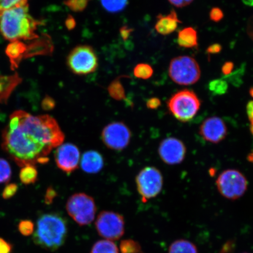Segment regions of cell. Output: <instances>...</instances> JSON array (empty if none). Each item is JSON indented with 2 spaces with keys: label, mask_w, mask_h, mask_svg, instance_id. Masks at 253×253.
<instances>
[{
  "label": "cell",
  "mask_w": 253,
  "mask_h": 253,
  "mask_svg": "<svg viewBox=\"0 0 253 253\" xmlns=\"http://www.w3.org/2000/svg\"><path fill=\"white\" fill-rule=\"evenodd\" d=\"M65 135L56 120L15 111L2 134V148L20 167L46 164L53 148L63 144Z\"/></svg>",
  "instance_id": "6da1fadb"
},
{
  "label": "cell",
  "mask_w": 253,
  "mask_h": 253,
  "mask_svg": "<svg viewBox=\"0 0 253 253\" xmlns=\"http://www.w3.org/2000/svg\"><path fill=\"white\" fill-rule=\"evenodd\" d=\"M38 22L28 13L27 4L15 6L0 14V33L9 41L34 39Z\"/></svg>",
  "instance_id": "7a4b0ae2"
},
{
  "label": "cell",
  "mask_w": 253,
  "mask_h": 253,
  "mask_svg": "<svg viewBox=\"0 0 253 253\" xmlns=\"http://www.w3.org/2000/svg\"><path fill=\"white\" fill-rule=\"evenodd\" d=\"M68 233V224L64 218L56 213H46L37 221L33 240L41 248L54 252L65 244Z\"/></svg>",
  "instance_id": "3957f363"
},
{
  "label": "cell",
  "mask_w": 253,
  "mask_h": 253,
  "mask_svg": "<svg viewBox=\"0 0 253 253\" xmlns=\"http://www.w3.org/2000/svg\"><path fill=\"white\" fill-rule=\"evenodd\" d=\"M201 100L197 95L188 89L178 91L168 101L169 112L178 121L186 123L191 121L201 107Z\"/></svg>",
  "instance_id": "277c9868"
},
{
  "label": "cell",
  "mask_w": 253,
  "mask_h": 253,
  "mask_svg": "<svg viewBox=\"0 0 253 253\" xmlns=\"http://www.w3.org/2000/svg\"><path fill=\"white\" fill-rule=\"evenodd\" d=\"M169 76L176 84H194L201 78V72L196 60L189 56H180L171 60L169 66Z\"/></svg>",
  "instance_id": "5b68a950"
},
{
  "label": "cell",
  "mask_w": 253,
  "mask_h": 253,
  "mask_svg": "<svg viewBox=\"0 0 253 253\" xmlns=\"http://www.w3.org/2000/svg\"><path fill=\"white\" fill-rule=\"evenodd\" d=\"M66 209L72 219L81 226L92 222L97 211L93 198L84 193L72 195L68 199Z\"/></svg>",
  "instance_id": "8992f818"
},
{
  "label": "cell",
  "mask_w": 253,
  "mask_h": 253,
  "mask_svg": "<svg viewBox=\"0 0 253 253\" xmlns=\"http://www.w3.org/2000/svg\"><path fill=\"white\" fill-rule=\"evenodd\" d=\"M216 183L220 195L230 200L242 197L248 188L246 176L236 169L224 170L217 177Z\"/></svg>",
  "instance_id": "52a82bcc"
},
{
  "label": "cell",
  "mask_w": 253,
  "mask_h": 253,
  "mask_svg": "<svg viewBox=\"0 0 253 253\" xmlns=\"http://www.w3.org/2000/svg\"><path fill=\"white\" fill-rule=\"evenodd\" d=\"M163 183L162 173L156 167H145L136 176L137 191L143 202L159 195L162 191Z\"/></svg>",
  "instance_id": "ba28073f"
},
{
  "label": "cell",
  "mask_w": 253,
  "mask_h": 253,
  "mask_svg": "<svg viewBox=\"0 0 253 253\" xmlns=\"http://www.w3.org/2000/svg\"><path fill=\"white\" fill-rule=\"evenodd\" d=\"M67 65L70 70L76 75H87L96 70L98 59L92 47L79 45L69 53Z\"/></svg>",
  "instance_id": "9c48e42d"
},
{
  "label": "cell",
  "mask_w": 253,
  "mask_h": 253,
  "mask_svg": "<svg viewBox=\"0 0 253 253\" xmlns=\"http://www.w3.org/2000/svg\"><path fill=\"white\" fill-rule=\"evenodd\" d=\"M95 226L100 236L107 240H118L124 235V217L112 211H103L97 217Z\"/></svg>",
  "instance_id": "30bf717a"
},
{
  "label": "cell",
  "mask_w": 253,
  "mask_h": 253,
  "mask_svg": "<svg viewBox=\"0 0 253 253\" xmlns=\"http://www.w3.org/2000/svg\"><path fill=\"white\" fill-rule=\"evenodd\" d=\"M130 129L123 122H113L103 129L102 138L103 143L109 149L122 151L128 146L131 141Z\"/></svg>",
  "instance_id": "8fae6325"
},
{
  "label": "cell",
  "mask_w": 253,
  "mask_h": 253,
  "mask_svg": "<svg viewBox=\"0 0 253 253\" xmlns=\"http://www.w3.org/2000/svg\"><path fill=\"white\" fill-rule=\"evenodd\" d=\"M158 154L161 159L168 165H177L184 160L186 148L183 142L175 137H169L161 141Z\"/></svg>",
  "instance_id": "7c38bea8"
},
{
  "label": "cell",
  "mask_w": 253,
  "mask_h": 253,
  "mask_svg": "<svg viewBox=\"0 0 253 253\" xmlns=\"http://www.w3.org/2000/svg\"><path fill=\"white\" fill-rule=\"evenodd\" d=\"M80 157L79 148L72 143L60 145L55 153L57 167L66 173H71L78 169Z\"/></svg>",
  "instance_id": "4fadbf2b"
},
{
  "label": "cell",
  "mask_w": 253,
  "mask_h": 253,
  "mask_svg": "<svg viewBox=\"0 0 253 253\" xmlns=\"http://www.w3.org/2000/svg\"><path fill=\"white\" fill-rule=\"evenodd\" d=\"M199 134L205 140L218 144L225 139L227 128L223 120L218 117H211L202 123L199 127Z\"/></svg>",
  "instance_id": "5bb4252c"
},
{
  "label": "cell",
  "mask_w": 253,
  "mask_h": 253,
  "mask_svg": "<svg viewBox=\"0 0 253 253\" xmlns=\"http://www.w3.org/2000/svg\"><path fill=\"white\" fill-rule=\"evenodd\" d=\"M81 166L82 170L88 173H97L103 169V158L99 152L90 150L85 152L82 157Z\"/></svg>",
  "instance_id": "9a60e30c"
},
{
  "label": "cell",
  "mask_w": 253,
  "mask_h": 253,
  "mask_svg": "<svg viewBox=\"0 0 253 253\" xmlns=\"http://www.w3.org/2000/svg\"><path fill=\"white\" fill-rule=\"evenodd\" d=\"M182 22L179 20L178 15L174 9L167 15L160 14L157 17V21L155 28L158 33L163 36H167L173 33L176 30L178 24Z\"/></svg>",
  "instance_id": "2e32d148"
},
{
  "label": "cell",
  "mask_w": 253,
  "mask_h": 253,
  "mask_svg": "<svg viewBox=\"0 0 253 253\" xmlns=\"http://www.w3.org/2000/svg\"><path fill=\"white\" fill-rule=\"evenodd\" d=\"M178 43L181 47L192 48L198 45V34L194 28H185L179 32Z\"/></svg>",
  "instance_id": "e0dca14e"
},
{
  "label": "cell",
  "mask_w": 253,
  "mask_h": 253,
  "mask_svg": "<svg viewBox=\"0 0 253 253\" xmlns=\"http://www.w3.org/2000/svg\"><path fill=\"white\" fill-rule=\"evenodd\" d=\"M169 253H198L197 246L185 239L176 240L169 248Z\"/></svg>",
  "instance_id": "ac0fdd59"
},
{
  "label": "cell",
  "mask_w": 253,
  "mask_h": 253,
  "mask_svg": "<svg viewBox=\"0 0 253 253\" xmlns=\"http://www.w3.org/2000/svg\"><path fill=\"white\" fill-rule=\"evenodd\" d=\"M90 253H119L115 243L109 240H102L95 243Z\"/></svg>",
  "instance_id": "d6986e66"
},
{
  "label": "cell",
  "mask_w": 253,
  "mask_h": 253,
  "mask_svg": "<svg viewBox=\"0 0 253 253\" xmlns=\"http://www.w3.org/2000/svg\"><path fill=\"white\" fill-rule=\"evenodd\" d=\"M20 179L24 185L33 184L37 181L38 171L36 167L33 165L23 167L20 170Z\"/></svg>",
  "instance_id": "ffe728a7"
},
{
  "label": "cell",
  "mask_w": 253,
  "mask_h": 253,
  "mask_svg": "<svg viewBox=\"0 0 253 253\" xmlns=\"http://www.w3.org/2000/svg\"><path fill=\"white\" fill-rule=\"evenodd\" d=\"M101 4L110 13H118L125 9L128 4V0H100Z\"/></svg>",
  "instance_id": "44dd1931"
},
{
  "label": "cell",
  "mask_w": 253,
  "mask_h": 253,
  "mask_svg": "<svg viewBox=\"0 0 253 253\" xmlns=\"http://www.w3.org/2000/svg\"><path fill=\"white\" fill-rule=\"evenodd\" d=\"M108 92L113 99L122 100L126 99L125 90L119 79H116L108 87Z\"/></svg>",
  "instance_id": "7402d4cb"
},
{
  "label": "cell",
  "mask_w": 253,
  "mask_h": 253,
  "mask_svg": "<svg viewBox=\"0 0 253 253\" xmlns=\"http://www.w3.org/2000/svg\"><path fill=\"white\" fill-rule=\"evenodd\" d=\"M208 88L214 95H223L228 90V84L224 79H215L208 84Z\"/></svg>",
  "instance_id": "603a6c76"
},
{
  "label": "cell",
  "mask_w": 253,
  "mask_h": 253,
  "mask_svg": "<svg viewBox=\"0 0 253 253\" xmlns=\"http://www.w3.org/2000/svg\"><path fill=\"white\" fill-rule=\"evenodd\" d=\"M153 69L147 63H140L134 69V75L136 78L142 79H150L153 75Z\"/></svg>",
  "instance_id": "cb8c5ba5"
},
{
  "label": "cell",
  "mask_w": 253,
  "mask_h": 253,
  "mask_svg": "<svg viewBox=\"0 0 253 253\" xmlns=\"http://www.w3.org/2000/svg\"><path fill=\"white\" fill-rule=\"evenodd\" d=\"M120 248L122 253H140L141 252L140 244L132 239L122 240Z\"/></svg>",
  "instance_id": "d4e9b609"
},
{
  "label": "cell",
  "mask_w": 253,
  "mask_h": 253,
  "mask_svg": "<svg viewBox=\"0 0 253 253\" xmlns=\"http://www.w3.org/2000/svg\"><path fill=\"white\" fill-rule=\"evenodd\" d=\"M25 47L23 43L18 41H14L9 43L6 49V53L11 59H17L20 57L25 50Z\"/></svg>",
  "instance_id": "484cf974"
},
{
  "label": "cell",
  "mask_w": 253,
  "mask_h": 253,
  "mask_svg": "<svg viewBox=\"0 0 253 253\" xmlns=\"http://www.w3.org/2000/svg\"><path fill=\"white\" fill-rule=\"evenodd\" d=\"M11 174V168L8 161L0 158V183L8 182Z\"/></svg>",
  "instance_id": "4316f807"
},
{
  "label": "cell",
  "mask_w": 253,
  "mask_h": 253,
  "mask_svg": "<svg viewBox=\"0 0 253 253\" xmlns=\"http://www.w3.org/2000/svg\"><path fill=\"white\" fill-rule=\"evenodd\" d=\"M89 0H65L64 4L74 12H82L87 7Z\"/></svg>",
  "instance_id": "83f0119b"
},
{
  "label": "cell",
  "mask_w": 253,
  "mask_h": 253,
  "mask_svg": "<svg viewBox=\"0 0 253 253\" xmlns=\"http://www.w3.org/2000/svg\"><path fill=\"white\" fill-rule=\"evenodd\" d=\"M245 67V66H242L238 70L232 73V74L226 76V77H224L223 79L224 80L227 79V81L230 82L234 86H239L243 83L242 77L243 75H244Z\"/></svg>",
  "instance_id": "f1b7e54d"
},
{
  "label": "cell",
  "mask_w": 253,
  "mask_h": 253,
  "mask_svg": "<svg viewBox=\"0 0 253 253\" xmlns=\"http://www.w3.org/2000/svg\"><path fill=\"white\" fill-rule=\"evenodd\" d=\"M18 230L22 235L30 236L34 233V224L31 220H21L18 224Z\"/></svg>",
  "instance_id": "f546056e"
},
{
  "label": "cell",
  "mask_w": 253,
  "mask_h": 253,
  "mask_svg": "<svg viewBox=\"0 0 253 253\" xmlns=\"http://www.w3.org/2000/svg\"><path fill=\"white\" fill-rule=\"evenodd\" d=\"M27 0H0V11H3L15 6L26 4Z\"/></svg>",
  "instance_id": "4dcf8cb0"
},
{
  "label": "cell",
  "mask_w": 253,
  "mask_h": 253,
  "mask_svg": "<svg viewBox=\"0 0 253 253\" xmlns=\"http://www.w3.org/2000/svg\"><path fill=\"white\" fill-rule=\"evenodd\" d=\"M18 189V185L15 183H9L3 190L2 198L5 199H8L13 197L17 193Z\"/></svg>",
  "instance_id": "1f68e13d"
},
{
  "label": "cell",
  "mask_w": 253,
  "mask_h": 253,
  "mask_svg": "<svg viewBox=\"0 0 253 253\" xmlns=\"http://www.w3.org/2000/svg\"><path fill=\"white\" fill-rule=\"evenodd\" d=\"M210 17L211 21L219 22L224 17L223 12L219 8L214 7L211 9Z\"/></svg>",
  "instance_id": "d6a6232c"
},
{
  "label": "cell",
  "mask_w": 253,
  "mask_h": 253,
  "mask_svg": "<svg viewBox=\"0 0 253 253\" xmlns=\"http://www.w3.org/2000/svg\"><path fill=\"white\" fill-rule=\"evenodd\" d=\"M42 106L43 110L48 111L53 109L55 106V102L54 100L48 96L44 98Z\"/></svg>",
  "instance_id": "836d02e7"
},
{
  "label": "cell",
  "mask_w": 253,
  "mask_h": 253,
  "mask_svg": "<svg viewBox=\"0 0 253 253\" xmlns=\"http://www.w3.org/2000/svg\"><path fill=\"white\" fill-rule=\"evenodd\" d=\"M12 246L4 239L0 237V253H11Z\"/></svg>",
  "instance_id": "e575fe53"
},
{
  "label": "cell",
  "mask_w": 253,
  "mask_h": 253,
  "mask_svg": "<svg viewBox=\"0 0 253 253\" xmlns=\"http://www.w3.org/2000/svg\"><path fill=\"white\" fill-rule=\"evenodd\" d=\"M161 100L157 97H153L148 99L146 103V106L150 109H157L161 106Z\"/></svg>",
  "instance_id": "d590c367"
},
{
  "label": "cell",
  "mask_w": 253,
  "mask_h": 253,
  "mask_svg": "<svg viewBox=\"0 0 253 253\" xmlns=\"http://www.w3.org/2000/svg\"><path fill=\"white\" fill-rule=\"evenodd\" d=\"M170 4L176 7L182 8L186 7L194 1V0H169Z\"/></svg>",
  "instance_id": "8d00e7d4"
},
{
  "label": "cell",
  "mask_w": 253,
  "mask_h": 253,
  "mask_svg": "<svg viewBox=\"0 0 253 253\" xmlns=\"http://www.w3.org/2000/svg\"><path fill=\"white\" fill-rule=\"evenodd\" d=\"M234 67H235V65H234L233 62L230 61L226 62L224 63L222 68H221V72H222L223 74L226 77V76L232 74Z\"/></svg>",
  "instance_id": "74e56055"
},
{
  "label": "cell",
  "mask_w": 253,
  "mask_h": 253,
  "mask_svg": "<svg viewBox=\"0 0 253 253\" xmlns=\"http://www.w3.org/2000/svg\"><path fill=\"white\" fill-rule=\"evenodd\" d=\"M132 31H133V30L131 28L127 26L122 27L120 30V36H121L123 40H126L128 39Z\"/></svg>",
  "instance_id": "f35d334b"
},
{
  "label": "cell",
  "mask_w": 253,
  "mask_h": 253,
  "mask_svg": "<svg viewBox=\"0 0 253 253\" xmlns=\"http://www.w3.org/2000/svg\"><path fill=\"white\" fill-rule=\"evenodd\" d=\"M222 47L219 43H214L208 47L207 52L209 54H217L221 52Z\"/></svg>",
  "instance_id": "ab89813d"
},
{
  "label": "cell",
  "mask_w": 253,
  "mask_h": 253,
  "mask_svg": "<svg viewBox=\"0 0 253 253\" xmlns=\"http://www.w3.org/2000/svg\"><path fill=\"white\" fill-rule=\"evenodd\" d=\"M56 195V192L54 190L50 188L47 189L45 198V203L46 204H51Z\"/></svg>",
  "instance_id": "60d3db41"
},
{
  "label": "cell",
  "mask_w": 253,
  "mask_h": 253,
  "mask_svg": "<svg viewBox=\"0 0 253 253\" xmlns=\"http://www.w3.org/2000/svg\"><path fill=\"white\" fill-rule=\"evenodd\" d=\"M66 27L69 31L74 30L76 27V21L72 15H69L65 21Z\"/></svg>",
  "instance_id": "b9f144b4"
},
{
  "label": "cell",
  "mask_w": 253,
  "mask_h": 253,
  "mask_svg": "<svg viewBox=\"0 0 253 253\" xmlns=\"http://www.w3.org/2000/svg\"><path fill=\"white\" fill-rule=\"evenodd\" d=\"M246 111L249 121L253 125V100L250 101L247 104Z\"/></svg>",
  "instance_id": "7bdbcfd3"
},
{
  "label": "cell",
  "mask_w": 253,
  "mask_h": 253,
  "mask_svg": "<svg viewBox=\"0 0 253 253\" xmlns=\"http://www.w3.org/2000/svg\"><path fill=\"white\" fill-rule=\"evenodd\" d=\"M247 30L249 36L253 40V16L249 19Z\"/></svg>",
  "instance_id": "ee69618b"
},
{
  "label": "cell",
  "mask_w": 253,
  "mask_h": 253,
  "mask_svg": "<svg viewBox=\"0 0 253 253\" xmlns=\"http://www.w3.org/2000/svg\"><path fill=\"white\" fill-rule=\"evenodd\" d=\"M247 160H248L250 163L253 164V151L248 154Z\"/></svg>",
  "instance_id": "f6af8a7d"
},
{
  "label": "cell",
  "mask_w": 253,
  "mask_h": 253,
  "mask_svg": "<svg viewBox=\"0 0 253 253\" xmlns=\"http://www.w3.org/2000/svg\"><path fill=\"white\" fill-rule=\"evenodd\" d=\"M243 1L247 5L253 6V0H243Z\"/></svg>",
  "instance_id": "bcb514c9"
},
{
  "label": "cell",
  "mask_w": 253,
  "mask_h": 253,
  "mask_svg": "<svg viewBox=\"0 0 253 253\" xmlns=\"http://www.w3.org/2000/svg\"><path fill=\"white\" fill-rule=\"evenodd\" d=\"M250 95L253 98V86L251 87L249 90Z\"/></svg>",
  "instance_id": "7dc6e473"
},
{
  "label": "cell",
  "mask_w": 253,
  "mask_h": 253,
  "mask_svg": "<svg viewBox=\"0 0 253 253\" xmlns=\"http://www.w3.org/2000/svg\"><path fill=\"white\" fill-rule=\"evenodd\" d=\"M250 131H251V134L253 136V125L251 124V126H250Z\"/></svg>",
  "instance_id": "c3c4849f"
},
{
  "label": "cell",
  "mask_w": 253,
  "mask_h": 253,
  "mask_svg": "<svg viewBox=\"0 0 253 253\" xmlns=\"http://www.w3.org/2000/svg\"></svg>",
  "instance_id": "681fc988"
},
{
  "label": "cell",
  "mask_w": 253,
  "mask_h": 253,
  "mask_svg": "<svg viewBox=\"0 0 253 253\" xmlns=\"http://www.w3.org/2000/svg\"></svg>",
  "instance_id": "f907efd6"
}]
</instances>
